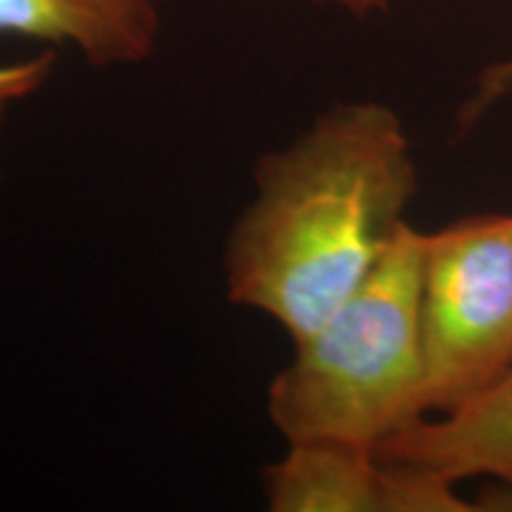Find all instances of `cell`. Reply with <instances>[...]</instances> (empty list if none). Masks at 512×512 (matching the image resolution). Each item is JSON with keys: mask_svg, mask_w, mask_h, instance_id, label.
Returning <instances> with one entry per match:
<instances>
[{"mask_svg": "<svg viewBox=\"0 0 512 512\" xmlns=\"http://www.w3.org/2000/svg\"><path fill=\"white\" fill-rule=\"evenodd\" d=\"M252 185L223 247L226 297L299 342L380 264L420 171L394 107L347 100L266 152Z\"/></svg>", "mask_w": 512, "mask_h": 512, "instance_id": "1", "label": "cell"}, {"mask_svg": "<svg viewBox=\"0 0 512 512\" xmlns=\"http://www.w3.org/2000/svg\"><path fill=\"white\" fill-rule=\"evenodd\" d=\"M425 240L403 223L392 245L273 375L266 413L287 444L380 448L425 415Z\"/></svg>", "mask_w": 512, "mask_h": 512, "instance_id": "2", "label": "cell"}, {"mask_svg": "<svg viewBox=\"0 0 512 512\" xmlns=\"http://www.w3.org/2000/svg\"><path fill=\"white\" fill-rule=\"evenodd\" d=\"M425 415L465 406L512 368V214L427 233L422 264Z\"/></svg>", "mask_w": 512, "mask_h": 512, "instance_id": "3", "label": "cell"}, {"mask_svg": "<svg viewBox=\"0 0 512 512\" xmlns=\"http://www.w3.org/2000/svg\"><path fill=\"white\" fill-rule=\"evenodd\" d=\"M261 491L273 512L479 510L446 477L351 444H287L261 475Z\"/></svg>", "mask_w": 512, "mask_h": 512, "instance_id": "4", "label": "cell"}, {"mask_svg": "<svg viewBox=\"0 0 512 512\" xmlns=\"http://www.w3.org/2000/svg\"><path fill=\"white\" fill-rule=\"evenodd\" d=\"M162 29L164 0H0V36L69 48L98 69L147 62Z\"/></svg>", "mask_w": 512, "mask_h": 512, "instance_id": "5", "label": "cell"}, {"mask_svg": "<svg viewBox=\"0 0 512 512\" xmlns=\"http://www.w3.org/2000/svg\"><path fill=\"white\" fill-rule=\"evenodd\" d=\"M377 451L453 484L489 477L512 498V368L456 411L408 422Z\"/></svg>", "mask_w": 512, "mask_h": 512, "instance_id": "6", "label": "cell"}, {"mask_svg": "<svg viewBox=\"0 0 512 512\" xmlns=\"http://www.w3.org/2000/svg\"><path fill=\"white\" fill-rule=\"evenodd\" d=\"M53 69V50H41V53L24 57V60L0 64V138H3V128L10 112L19 102L41 91L53 76ZM0 178H3V166H0Z\"/></svg>", "mask_w": 512, "mask_h": 512, "instance_id": "7", "label": "cell"}, {"mask_svg": "<svg viewBox=\"0 0 512 512\" xmlns=\"http://www.w3.org/2000/svg\"><path fill=\"white\" fill-rule=\"evenodd\" d=\"M508 98H512V57L486 64L482 72H479L475 88H472V93L467 95L458 110L456 126L460 136L470 133L486 114Z\"/></svg>", "mask_w": 512, "mask_h": 512, "instance_id": "8", "label": "cell"}, {"mask_svg": "<svg viewBox=\"0 0 512 512\" xmlns=\"http://www.w3.org/2000/svg\"><path fill=\"white\" fill-rule=\"evenodd\" d=\"M313 3L337 8L356 19H366V17L382 15V12H389L396 0H313Z\"/></svg>", "mask_w": 512, "mask_h": 512, "instance_id": "9", "label": "cell"}]
</instances>
